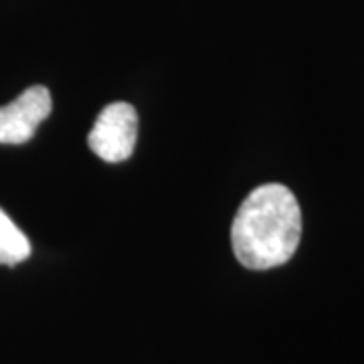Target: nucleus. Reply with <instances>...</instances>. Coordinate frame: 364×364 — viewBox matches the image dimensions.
<instances>
[{"label":"nucleus","mask_w":364,"mask_h":364,"mask_svg":"<svg viewBox=\"0 0 364 364\" xmlns=\"http://www.w3.org/2000/svg\"><path fill=\"white\" fill-rule=\"evenodd\" d=\"M138 140V114L126 102L105 105L95 119L87 144L105 162H124L132 156Z\"/></svg>","instance_id":"obj_2"},{"label":"nucleus","mask_w":364,"mask_h":364,"mask_svg":"<svg viewBox=\"0 0 364 364\" xmlns=\"http://www.w3.org/2000/svg\"><path fill=\"white\" fill-rule=\"evenodd\" d=\"M301 239L296 195L277 182L261 184L241 203L231 227L235 257L247 269L279 267L294 257Z\"/></svg>","instance_id":"obj_1"},{"label":"nucleus","mask_w":364,"mask_h":364,"mask_svg":"<svg viewBox=\"0 0 364 364\" xmlns=\"http://www.w3.org/2000/svg\"><path fill=\"white\" fill-rule=\"evenodd\" d=\"M51 109L53 100L47 87L33 85L25 90L14 102L0 107V144L28 142Z\"/></svg>","instance_id":"obj_3"},{"label":"nucleus","mask_w":364,"mask_h":364,"mask_svg":"<svg viewBox=\"0 0 364 364\" xmlns=\"http://www.w3.org/2000/svg\"><path fill=\"white\" fill-rule=\"evenodd\" d=\"M31 255V243L13 219L0 208V265H18Z\"/></svg>","instance_id":"obj_4"}]
</instances>
